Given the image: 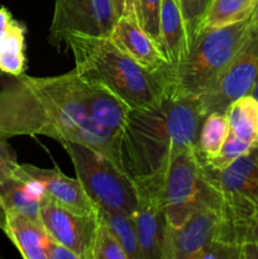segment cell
Returning <instances> with one entry per match:
<instances>
[{"label":"cell","mask_w":258,"mask_h":259,"mask_svg":"<svg viewBox=\"0 0 258 259\" xmlns=\"http://www.w3.org/2000/svg\"><path fill=\"white\" fill-rule=\"evenodd\" d=\"M47 136L82 143L119 161V136L94 120L78 99L76 71L52 77L13 76L0 90V138ZM123 169V168H121Z\"/></svg>","instance_id":"6da1fadb"},{"label":"cell","mask_w":258,"mask_h":259,"mask_svg":"<svg viewBox=\"0 0 258 259\" xmlns=\"http://www.w3.org/2000/svg\"><path fill=\"white\" fill-rule=\"evenodd\" d=\"M202 120L197 99L169 91L152 108L131 110L119 136L121 168L136 182L161 176L179 152L199 148Z\"/></svg>","instance_id":"7a4b0ae2"},{"label":"cell","mask_w":258,"mask_h":259,"mask_svg":"<svg viewBox=\"0 0 258 259\" xmlns=\"http://www.w3.org/2000/svg\"><path fill=\"white\" fill-rule=\"evenodd\" d=\"M65 46L72 52L78 76L105 86L131 110L152 108L168 91L169 70L153 72L142 67L109 37L68 33Z\"/></svg>","instance_id":"3957f363"},{"label":"cell","mask_w":258,"mask_h":259,"mask_svg":"<svg viewBox=\"0 0 258 259\" xmlns=\"http://www.w3.org/2000/svg\"><path fill=\"white\" fill-rule=\"evenodd\" d=\"M252 25L249 18L228 27L201 30L187 57L169 68V93L195 99L206 93L242 50Z\"/></svg>","instance_id":"277c9868"},{"label":"cell","mask_w":258,"mask_h":259,"mask_svg":"<svg viewBox=\"0 0 258 259\" xmlns=\"http://www.w3.org/2000/svg\"><path fill=\"white\" fill-rule=\"evenodd\" d=\"M158 194L168 227H179L201 207L227 209L222 192L207 180L199 148L179 152L158 177L136 182Z\"/></svg>","instance_id":"5b68a950"},{"label":"cell","mask_w":258,"mask_h":259,"mask_svg":"<svg viewBox=\"0 0 258 259\" xmlns=\"http://www.w3.org/2000/svg\"><path fill=\"white\" fill-rule=\"evenodd\" d=\"M77 180L98 209L133 217L138 209L136 181L101 152L77 142H61Z\"/></svg>","instance_id":"8992f818"},{"label":"cell","mask_w":258,"mask_h":259,"mask_svg":"<svg viewBox=\"0 0 258 259\" xmlns=\"http://www.w3.org/2000/svg\"><path fill=\"white\" fill-rule=\"evenodd\" d=\"M202 166L207 180L224 196L228 217L245 239L250 220L258 215V158L254 147L224 169H212L204 162Z\"/></svg>","instance_id":"52a82bcc"},{"label":"cell","mask_w":258,"mask_h":259,"mask_svg":"<svg viewBox=\"0 0 258 259\" xmlns=\"http://www.w3.org/2000/svg\"><path fill=\"white\" fill-rule=\"evenodd\" d=\"M258 75V22H253L247 42L225 68L217 82L201 96L197 105L201 115L224 113L230 104L250 93Z\"/></svg>","instance_id":"ba28073f"},{"label":"cell","mask_w":258,"mask_h":259,"mask_svg":"<svg viewBox=\"0 0 258 259\" xmlns=\"http://www.w3.org/2000/svg\"><path fill=\"white\" fill-rule=\"evenodd\" d=\"M115 22L113 0H56L48 40L61 50L68 33L109 37Z\"/></svg>","instance_id":"9c48e42d"},{"label":"cell","mask_w":258,"mask_h":259,"mask_svg":"<svg viewBox=\"0 0 258 259\" xmlns=\"http://www.w3.org/2000/svg\"><path fill=\"white\" fill-rule=\"evenodd\" d=\"M225 210L201 207L179 227L167 228L163 259H197L207 244L219 239Z\"/></svg>","instance_id":"30bf717a"},{"label":"cell","mask_w":258,"mask_h":259,"mask_svg":"<svg viewBox=\"0 0 258 259\" xmlns=\"http://www.w3.org/2000/svg\"><path fill=\"white\" fill-rule=\"evenodd\" d=\"M40 219L53 240L76 253L78 259H93L94 239L99 224L98 212L76 214L46 196L40 206Z\"/></svg>","instance_id":"8fae6325"},{"label":"cell","mask_w":258,"mask_h":259,"mask_svg":"<svg viewBox=\"0 0 258 259\" xmlns=\"http://www.w3.org/2000/svg\"><path fill=\"white\" fill-rule=\"evenodd\" d=\"M138 186V185H137ZM139 201L133 215L141 259H163L167 223L164 207L156 191L138 186Z\"/></svg>","instance_id":"7c38bea8"},{"label":"cell","mask_w":258,"mask_h":259,"mask_svg":"<svg viewBox=\"0 0 258 259\" xmlns=\"http://www.w3.org/2000/svg\"><path fill=\"white\" fill-rule=\"evenodd\" d=\"M20 168L25 175L42 182L46 196L60 206L81 215L98 212V206L86 194L81 182L66 176L58 167L47 169L32 164H20Z\"/></svg>","instance_id":"4fadbf2b"},{"label":"cell","mask_w":258,"mask_h":259,"mask_svg":"<svg viewBox=\"0 0 258 259\" xmlns=\"http://www.w3.org/2000/svg\"><path fill=\"white\" fill-rule=\"evenodd\" d=\"M109 38L124 55L147 70L159 72L171 68L158 45L139 27L138 23L128 18L116 19Z\"/></svg>","instance_id":"5bb4252c"},{"label":"cell","mask_w":258,"mask_h":259,"mask_svg":"<svg viewBox=\"0 0 258 259\" xmlns=\"http://www.w3.org/2000/svg\"><path fill=\"white\" fill-rule=\"evenodd\" d=\"M76 89L86 113L94 120L114 132L123 131L131 108L119 96L100 83L85 80L77 72Z\"/></svg>","instance_id":"9a60e30c"},{"label":"cell","mask_w":258,"mask_h":259,"mask_svg":"<svg viewBox=\"0 0 258 259\" xmlns=\"http://www.w3.org/2000/svg\"><path fill=\"white\" fill-rule=\"evenodd\" d=\"M159 48L171 68L179 66L190 52L189 35L181 10L175 0H162L159 17Z\"/></svg>","instance_id":"2e32d148"},{"label":"cell","mask_w":258,"mask_h":259,"mask_svg":"<svg viewBox=\"0 0 258 259\" xmlns=\"http://www.w3.org/2000/svg\"><path fill=\"white\" fill-rule=\"evenodd\" d=\"M24 24L14 19L5 7L0 8V68L10 76H19L27 68Z\"/></svg>","instance_id":"e0dca14e"},{"label":"cell","mask_w":258,"mask_h":259,"mask_svg":"<svg viewBox=\"0 0 258 259\" xmlns=\"http://www.w3.org/2000/svg\"><path fill=\"white\" fill-rule=\"evenodd\" d=\"M4 233L23 258L47 259V247L51 237L42 224L14 210H7V229Z\"/></svg>","instance_id":"ac0fdd59"},{"label":"cell","mask_w":258,"mask_h":259,"mask_svg":"<svg viewBox=\"0 0 258 259\" xmlns=\"http://www.w3.org/2000/svg\"><path fill=\"white\" fill-rule=\"evenodd\" d=\"M230 133L248 143L258 144V99L250 94L233 101L225 111Z\"/></svg>","instance_id":"d6986e66"},{"label":"cell","mask_w":258,"mask_h":259,"mask_svg":"<svg viewBox=\"0 0 258 259\" xmlns=\"http://www.w3.org/2000/svg\"><path fill=\"white\" fill-rule=\"evenodd\" d=\"M258 0H211L201 30L237 24L252 18Z\"/></svg>","instance_id":"ffe728a7"},{"label":"cell","mask_w":258,"mask_h":259,"mask_svg":"<svg viewBox=\"0 0 258 259\" xmlns=\"http://www.w3.org/2000/svg\"><path fill=\"white\" fill-rule=\"evenodd\" d=\"M0 200L7 210H14L33 222L42 224V200L32 194L23 180L13 176L0 184ZM43 225V224H42Z\"/></svg>","instance_id":"44dd1931"},{"label":"cell","mask_w":258,"mask_h":259,"mask_svg":"<svg viewBox=\"0 0 258 259\" xmlns=\"http://www.w3.org/2000/svg\"><path fill=\"white\" fill-rule=\"evenodd\" d=\"M230 133L229 121L224 113H210L202 120L199 134V151L206 158L222 151Z\"/></svg>","instance_id":"7402d4cb"},{"label":"cell","mask_w":258,"mask_h":259,"mask_svg":"<svg viewBox=\"0 0 258 259\" xmlns=\"http://www.w3.org/2000/svg\"><path fill=\"white\" fill-rule=\"evenodd\" d=\"M98 215L119 240L126 259H141V250H139L138 237H137L133 217L109 212L101 209H98Z\"/></svg>","instance_id":"603a6c76"},{"label":"cell","mask_w":258,"mask_h":259,"mask_svg":"<svg viewBox=\"0 0 258 259\" xmlns=\"http://www.w3.org/2000/svg\"><path fill=\"white\" fill-rule=\"evenodd\" d=\"M253 144L248 143V142L242 141V139L237 138L234 134L229 133L227 141H225L224 146H223L222 151L214 157H206L202 156L199 151V156L201 158V161L204 162V164H206L207 167L212 169H224L225 167H228L229 164H232L233 162L237 161L239 157H242L243 154L248 153L250 149L253 148Z\"/></svg>","instance_id":"cb8c5ba5"},{"label":"cell","mask_w":258,"mask_h":259,"mask_svg":"<svg viewBox=\"0 0 258 259\" xmlns=\"http://www.w3.org/2000/svg\"><path fill=\"white\" fill-rule=\"evenodd\" d=\"M181 10L187 35H189L190 48L196 40L197 35L201 32V25L205 14L207 12L211 0H175Z\"/></svg>","instance_id":"d4e9b609"},{"label":"cell","mask_w":258,"mask_h":259,"mask_svg":"<svg viewBox=\"0 0 258 259\" xmlns=\"http://www.w3.org/2000/svg\"><path fill=\"white\" fill-rule=\"evenodd\" d=\"M93 259H126L119 240L100 218L94 239Z\"/></svg>","instance_id":"484cf974"},{"label":"cell","mask_w":258,"mask_h":259,"mask_svg":"<svg viewBox=\"0 0 258 259\" xmlns=\"http://www.w3.org/2000/svg\"><path fill=\"white\" fill-rule=\"evenodd\" d=\"M162 0H139L138 24L159 47V17Z\"/></svg>","instance_id":"4316f807"},{"label":"cell","mask_w":258,"mask_h":259,"mask_svg":"<svg viewBox=\"0 0 258 259\" xmlns=\"http://www.w3.org/2000/svg\"><path fill=\"white\" fill-rule=\"evenodd\" d=\"M18 167L19 163L15 152L9 146L7 139L0 138V184L14 176Z\"/></svg>","instance_id":"83f0119b"},{"label":"cell","mask_w":258,"mask_h":259,"mask_svg":"<svg viewBox=\"0 0 258 259\" xmlns=\"http://www.w3.org/2000/svg\"><path fill=\"white\" fill-rule=\"evenodd\" d=\"M138 2L139 0H113L116 19L128 18V19L138 23V15H137V13H138Z\"/></svg>","instance_id":"f1b7e54d"},{"label":"cell","mask_w":258,"mask_h":259,"mask_svg":"<svg viewBox=\"0 0 258 259\" xmlns=\"http://www.w3.org/2000/svg\"><path fill=\"white\" fill-rule=\"evenodd\" d=\"M47 259H78L77 254L51 238L47 247Z\"/></svg>","instance_id":"f546056e"},{"label":"cell","mask_w":258,"mask_h":259,"mask_svg":"<svg viewBox=\"0 0 258 259\" xmlns=\"http://www.w3.org/2000/svg\"><path fill=\"white\" fill-rule=\"evenodd\" d=\"M254 240L258 244V215H255L252 220H250L249 225H248V233L247 239L245 240Z\"/></svg>","instance_id":"4dcf8cb0"},{"label":"cell","mask_w":258,"mask_h":259,"mask_svg":"<svg viewBox=\"0 0 258 259\" xmlns=\"http://www.w3.org/2000/svg\"><path fill=\"white\" fill-rule=\"evenodd\" d=\"M0 229L5 232L7 229V209L0 200Z\"/></svg>","instance_id":"1f68e13d"},{"label":"cell","mask_w":258,"mask_h":259,"mask_svg":"<svg viewBox=\"0 0 258 259\" xmlns=\"http://www.w3.org/2000/svg\"><path fill=\"white\" fill-rule=\"evenodd\" d=\"M250 95L254 96L255 99H258V75H257V78H255L254 81V85H253L252 90H250Z\"/></svg>","instance_id":"d6a6232c"},{"label":"cell","mask_w":258,"mask_h":259,"mask_svg":"<svg viewBox=\"0 0 258 259\" xmlns=\"http://www.w3.org/2000/svg\"><path fill=\"white\" fill-rule=\"evenodd\" d=\"M252 20H253V22H258V3H257V5H255V9H254V12H253V15H252Z\"/></svg>","instance_id":"836d02e7"},{"label":"cell","mask_w":258,"mask_h":259,"mask_svg":"<svg viewBox=\"0 0 258 259\" xmlns=\"http://www.w3.org/2000/svg\"><path fill=\"white\" fill-rule=\"evenodd\" d=\"M254 152H255V156H257V158H258V144L254 147Z\"/></svg>","instance_id":"e575fe53"},{"label":"cell","mask_w":258,"mask_h":259,"mask_svg":"<svg viewBox=\"0 0 258 259\" xmlns=\"http://www.w3.org/2000/svg\"><path fill=\"white\" fill-rule=\"evenodd\" d=\"M2 75H4V72H3V70L0 68V76H2Z\"/></svg>","instance_id":"d590c367"}]
</instances>
